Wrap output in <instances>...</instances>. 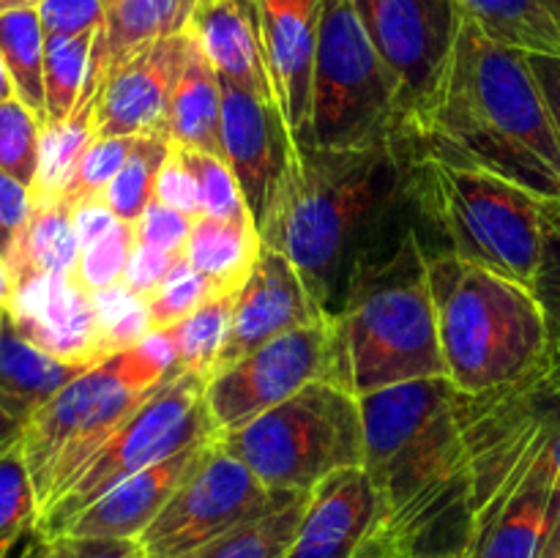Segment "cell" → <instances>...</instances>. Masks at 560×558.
Returning a JSON list of instances; mask_svg holds the SVG:
<instances>
[{"label":"cell","mask_w":560,"mask_h":558,"mask_svg":"<svg viewBox=\"0 0 560 558\" xmlns=\"http://www.w3.org/2000/svg\"><path fill=\"white\" fill-rule=\"evenodd\" d=\"M44 33L42 16L36 5L31 9H14L0 14V58L9 69L14 82L16 98L47 124V107H44Z\"/></svg>","instance_id":"29"},{"label":"cell","mask_w":560,"mask_h":558,"mask_svg":"<svg viewBox=\"0 0 560 558\" xmlns=\"http://www.w3.org/2000/svg\"><path fill=\"white\" fill-rule=\"evenodd\" d=\"M195 5L197 0H107V20L98 31L93 55V80H102L104 71L124 55L184 33Z\"/></svg>","instance_id":"25"},{"label":"cell","mask_w":560,"mask_h":558,"mask_svg":"<svg viewBox=\"0 0 560 558\" xmlns=\"http://www.w3.org/2000/svg\"><path fill=\"white\" fill-rule=\"evenodd\" d=\"M446 377L463 394L512 386L552 361L530 288L452 255L427 257Z\"/></svg>","instance_id":"6"},{"label":"cell","mask_w":560,"mask_h":558,"mask_svg":"<svg viewBox=\"0 0 560 558\" xmlns=\"http://www.w3.org/2000/svg\"><path fill=\"white\" fill-rule=\"evenodd\" d=\"M135 244V224L118 222L107 235H102L93 244L82 246L74 279L82 288L91 290V293L120 284Z\"/></svg>","instance_id":"40"},{"label":"cell","mask_w":560,"mask_h":558,"mask_svg":"<svg viewBox=\"0 0 560 558\" xmlns=\"http://www.w3.org/2000/svg\"><path fill=\"white\" fill-rule=\"evenodd\" d=\"M135 140L137 137H96L85 151V156L80 159L69 186L60 197L69 200L71 206L91 200V197H104L107 186L113 184L115 175L120 173L124 162L129 159Z\"/></svg>","instance_id":"41"},{"label":"cell","mask_w":560,"mask_h":558,"mask_svg":"<svg viewBox=\"0 0 560 558\" xmlns=\"http://www.w3.org/2000/svg\"><path fill=\"white\" fill-rule=\"evenodd\" d=\"M315 381H334L331 321L279 334L271 342L213 370L206 381V410L217 435L238 430Z\"/></svg>","instance_id":"12"},{"label":"cell","mask_w":560,"mask_h":558,"mask_svg":"<svg viewBox=\"0 0 560 558\" xmlns=\"http://www.w3.org/2000/svg\"><path fill=\"white\" fill-rule=\"evenodd\" d=\"M44 124L20 102L9 98L0 104V170L33 189L42 159Z\"/></svg>","instance_id":"37"},{"label":"cell","mask_w":560,"mask_h":558,"mask_svg":"<svg viewBox=\"0 0 560 558\" xmlns=\"http://www.w3.org/2000/svg\"><path fill=\"white\" fill-rule=\"evenodd\" d=\"M528 63L534 69L541 93H545L547 109H550L560 140V58L556 55H528Z\"/></svg>","instance_id":"50"},{"label":"cell","mask_w":560,"mask_h":558,"mask_svg":"<svg viewBox=\"0 0 560 558\" xmlns=\"http://www.w3.org/2000/svg\"><path fill=\"white\" fill-rule=\"evenodd\" d=\"M552 5H556V9L560 11V0H552Z\"/></svg>","instance_id":"57"},{"label":"cell","mask_w":560,"mask_h":558,"mask_svg":"<svg viewBox=\"0 0 560 558\" xmlns=\"http://www.w3.org/2000/svg\"><path fill=\"white\" fill-rule=\"evenodd\" d=\"M381 501L361 465L334 470L306 496L284 558H355L372 534Z\"/></svg>","instance_id":"19"},{"label":"cell","mask_w":560,"mask_h":558,"mask_svg":"<svg viewBox=\"0 0 560 558\" xmlns=\"http://www.w3.org/2000/svg\"><path fill=\"white\" fill-rule=\"evenodd\" d=\"M96 96L98 80L88 82L74 113L55 124H44L42 129V159H38V178L33 195L60 197L74 175L77 164L85 156L91 142L96 140Z\"/></svg>","instance_id":"28"},{"label":"cell","mask_w":560,"mask_h":558,"mask_svg":"<svg viewBox=\"0 0 560 558\" xmlns=\"http://www.w3.org/2000/svg\"><path fill=\"white\" fill-rule=\"evenodd\" d=\"M364 465L381 501L355 558H468L474 474L448 377L399 383L359 397Z\"/></svg>","instance_id":"1"},{"label":"cell","mask_w":560,"mask_h":558,"mask_svg":"<svg viewBox=\"0 0 560 558\" xmlns=\"http://www.w3.org/2000/svg\"><path fill=\"white\" fill-rule=\"evenodd\" d=\"M88 367L69 364L27 342L5 317L0 328V408L22 427Z\"/></svg>","instance_id":"24"},{"label":"cell","mask_w":560,"mask_h":558,"mask_svg":"<svg viewBox=\"0 0 560 558\" xmlns=\"http://www.w3.org/2000/svg\"><path fill=\"white\" fill-rule=\"evenodd\" d=\"M164 137L184 151L222 156V80L191 36L167 104Z\"/></svg>","instance_id":"22"},{"label":"cell","mask_w":560,"mask_h":558,"mask_svg":"<svg viewBox=\"0 0 560 558\" xmlns=\"http://www.w3.org/2000/svg\"><path fill=\"white\" fill-rule=\"evenodd\" d=\"M189 49V33L159 38L124 55L98 80V137H164L175 80ZM167 140V137H164Z\"/></svg>","instance_id":"15"},{"label":"cell","mask_w":560,"mask_h":558,"mask_svg":"<svg viewBox=\"0 0 560 558\" xmlns=\"http://www.w3.org/2000/svg\"><path fill=\"white\" fill-rule=\"evenodd\" d=\"M93 301H96L104 356L129 350L140 345L145 337H151L145 299L135 295L129 288L113 284V288L93 293Z\"/></svg>","instance_id":"38"},{"label":"cell","mask_w":560,"mask_h":558,"mask_svg":"<svg viewBox=\"0 0 560 558\" xmlns=\"http://www.w3.org/2000/svg\"><path fill=\"white\" fill-rule=\"evenodd\" d=\"M173 375H178L173 348L164 334H151L135 348L82 370L27 421L22 454L42 514L115 430Z\"/></svg>","instance_id":"7"},{"label":"cell","mask_w":560,"mask_h":558,"mask_svg":"<svg viewBox=\"0 0 560 558\" xmlns=\"http://www.w3.org/2000/svg\"><path fill=\"white\" fill-rule=\"evenodd\" d=\"M206 443L184 449V452L173 454V457L162 460V463L148 465V468L129 476V479L118 481L113 490H107L102 498H96L91 507L82 509L60 534L107 536V539H140L142 531L153 523V518H156L164 509V503L173 498V492L178 490V485L186 479V474L195 468Z\"/></svg>","instance_id":"20"},{"label":"cell","mask_w":560,"mask_h":558,"mask_svg":"<svg viewBox=\"0 0 560 558\" xmlns=\"http://www.w3.org/2000/svg\"><path fill=\"white\" fill-rule=\"evenodd\" d=\"M38 518L42 507L20 441L0 452V558L38 528Z\"/></svg>","instance_id":"33"},{"label":"cell","mask_w":560,"mask_h":558,"mask_svg":"<svg viewBox=\"0 0 560 558\" xmlns=\"http://www.w3.org/2000/svg\"><path fill=\"white\" fill-rule=\"evenodd\" d=\"M334 383L355 397L446 377L427 252L416 217L355 268L331 317Z\"/></svg>","instance_id":"4"},{"label":"cell","mask_w":560,"mask_h":558,"mask_svg":"<svg viewBox=\"0 0 560 558\" xmlns=\"http://www.w3.org/2000/svg\"><path fill=\"white\" fill-rule=\"evenodd\" d=\"M361 25L402 88L405 118L430 93L457 42V0H353Z\"/></svg>","instance_id":"13"},{"label":"cell","mask_w":560,"mask_h":558,"mask_svg":"<svg viewBox=\"0 0 560 558\" xmlns=\"http://www.w3.org/2000/svg\"><path fill=\"white\" fill-rule=\"evenodd\" d=\"M273 96L295 146L306 142L323 0H252Z\"/></svg>","instance_id":"18"},{"label":"cell","mask_w":560,"mask_h":558,"mask_svg":"<svg viewBox=\"0 0 560 558\" xmlns=\"http://www.w3.org/2000/svg\"><path fill=\"white\" fill-rule=\"evenodd\" d=\"M457 5L495 42L560 58V11L552 0H457Z\"/></svg>","instance_id":"27"},{"label":"cell","mask_w":560,"mask_h":558,"mask_svg":"<svg viewBox=\"0 0 560 558\" xmlns=\"http://www.w3.org/2000/svg\"><path fill=\"white\" fill-rule=\"evenodd\" d=\"M153 200L164 202V206L175 208V211L186 213V217H200V191H197L195 175L189 173L184 162V153L175 146H170L167 159H164L162 170L156 175V189H153Z\"/></svg>","instance_id":"45"},{"label":"cell","mask_w":560,"mask_h":558,"mask_svg":"<svg viewBox=\"0 0 560 558\" xmlns=\"http://www.w3.org/2000/svg\"><path fill=\"white\" fill-rule=\"evenodd\" d=\"M167 153L170 140H164V137H137L129 159H126L120 173L115 175V181L104 191V200H107V206L113 208V213L120 222L135 224L140 213L145 211L148 202L153 200L156 175Z\"/></svg>","instance_id":"34"},{"label":"cell","mask_w":560,"mask_h":558,"mask_svg":"<svg viewBox=\"0 0 560 558\" xmlns=\"http://www.w3.org/2000/svg\"><path fill=\"white\" fill-rule=\"evenodd\" d=\"M541 219H545V246H541L534 293L550 332L552 364L560 370V200H541Z\"/></svg>","instance_id":"39"},{"label":"cell","mask_w":560,"mask_h":558,"mask_svg":"<svg viewBox=\"0 0 560 558\" xmlns=\"http://www.w3.org/2000/svg\"><path fill=\"white\" fill-rule=\"evenodd\" d=\"M217 288L211 284V279L202 277L191 263H186L180 257L173 266V271L167 274L162 284L153 290L145 299L148 310V323H151V334H162L167 328L178 326L184 317H189L191 312L200 310L208 299H213Z\"/></svg>","instance_id":"36"},{"label":"cell","mask_w":560,"mask_h":558,"mask_svg":"<svg viewBox=\"0 0 560 558\" xmlns=\"http://www.w3.org/2000/svg\"><path fill=\"white\" fill-rule=\"evenodd\" d=\"M5 317L31 345L69 364L107 359L96 301L74 277H31L5 293Z\"/></svg>","instance_id":"17"},{"label":"cell","mask_w":560,"mask_h":558,"mask_svg":"<svg viewBox=\"0 0 560 558\" xmlns=\"http://www.w3.org/2000/svg\"><path fill=\"white\" fill-rule=\"evenodd\" d=\"M290 137L277 102L222 80V159L233 170L257 233L288 170Z\"/></svg>","instance_id":"14"},{"label":"cell","mask_w":560,"mask_h":558,"mask_svg":"<svg viewBox=\"0 0 560 558\" xmlns=\"http://www.w3.org/2000/svg\"><path fill=\"white\" fill-rule=\"evenodd\" d=\"M77 260L80 239L74 228V206L63 197L33 195L25 230L3 263L5 293L31 277H74Z\"/></svg>","instance_id":"23"},{"label":"cell","mask_w":560,"mask_h":558,"mask_svg":"<svg viewBox=\"0 0 560 558\" xmlns=\"http://www.w3.org/2000/svg\"><path fill=\"white\" fill-rule=\"evenodd\" d=\"M306 496L295 498L288 507L277 509V512L266 514V518L252 520V523L241 525V528L230 531V534L219 536V539L208 542V545L197 547V550L173 558H284L295 536V528H299L301 514H304ZM142 558L151 556L142 553Z\"/></svg>","instance_id":"31"},{"label":"cell","mask_w":560,"mask_h":558,"mask_svg":"<svg viewBox=\"0 0 560 558\" xmlns=\"http://www.w3.org/2000/svg\"><path fill=\"white\" fill-rule=\"evenodd\" d=\"M36 9L47 36L96 33L107 20V0H42Z\"/></svg>","instance_id":"43"},{"label":"cell","mask_w":560,"mask_h":558,"mask_svg":"<svg viewBox=\"0 0 560 558\" xmlns=\"http://www.w3.org/2000/svg\"><path fill=\"white\" fill-rule=\"evenodd\" d=\"M410 219L413 206L397 142L361 151L293 142L260 241L293 263L331 321L359 263Z\"/></svg>","instance_id":"3"},{"label":"cell","mask_w":560,"mask_h":558,"mask_svg":"<svg viewBox=\"0 0 560 558\" xmlns=\"http://www.w3.org/2000/svg\"><path fill=\"white\" fill-rule=\"evenodd\" d=\"M397 142L560 200V140L528 53L490 38L465 11L446 66Z\"/></svg>","instance_id":"2"},{"label":"cell","mask_w":560,"mask_h":558,"mask_svg":"<svg viewBox=\"0 0 560 558\" xmlns=\"http://www.w3.org/2000/svg\"><path fill=\"white\" fill-rule=\"evenodd\" d=\"M534 394L541 416H545L547 438H550V463L560 487V370L552 361L534 375Z\"/></svg>","instance_id":"48"},{"label":"cell","mask_w":560,"mask_h":558,"mask_svg":"<svg viewBox=\"0 0 560 558\" xmlns=\"http://www.w3.org/2000/svg\"><path fill=\"white\" fill-rule=\"evenodd\" d=\"M402 88L361 25L353 0H323L306 142L361 151L397 142Z\"/></svg>","instance_id":"8"},{"label":"cell","mask_w":560,"mask_h":558,"mask_svg":"<svg viewBox=\"0 0 560 558\" xmlns=\"http://www.w3.org/2000/svg\"><path fill=\"white\" fill-rule=\"evenodd\" d=\"M233 295H213L200 310L184 317L178 326L162 332L170 348H173L175 370L195 372V375L206 377V381L217 370L219 353H222L224 337H228Z\"/></svg>","instance_id":"32"},{"label":"cell","mask_w":560,"mask_h":558,"mask_svg":"<svg viewBox=\"0 0 560 558\" xmlns=\"http://www.w3.org/2000/svg\"><path fill=\"white\" fill-rule=\"evenodd\" d=\"M202 394H206V377L195 372H178L167 377L88 460L85 468L71 479L58 501L38 518V534L44 539L58 536L82 509L113 490L118 481L184 449L217 438Z\"/></svg>","instance_id":"10"},{"label":"cell","mask_w":560,"mask_h":558,"mask_svg":"<svg viewBox=\"0 0 560 558\" xmlns=\"http://www.w3.org/2000/svg\"><path fill=\"white\" fill-rule=\"evenodd\" d=\"M33 534H36V531H33ZM33 534H27V536H25V539H22V542H20V545H16V547H14V550H11V553H9V556H5V558H22V553H25L27 542H31V536H33Z\"/></svg>","instance_id":"56"},{"label":"cell","mask_w":560,"mask_h":558,"mask_svg":"<svg viewBox=\"0 0 560 558\" xmlns=\"http://www.w3.org/2000/svg\"><path fill=\"white\" fill-rule=\"evenodd\" d=\"M191 228H195V219L164 206V202L151 200L135 222V241L142 246H151V249L184 255Z\"/></svg>","instance_id":"42"},{"label":"cell","mask_w":560,"mask_h":558,"mask_svg":"<svg viewBox=\"0 0 560 558\" xmlns=\"http://www.w3.org/2000/svg\"><path fill=\"white\" fill-rule=\"evenodd\" d=\"M180 257L184 255H173V252H159L151 249V246L135 244L120 284L129 288L135 295H140V299H148L167 279V274L173 271V266Z\"/></svg>","instance_id":"47"},{"label":"cell","mask_w":560,"mask_h":558,"mask_svg":"<svg viewBox=\"0 0 560 558\" xmlns=\"http://www.w3.org/2000/svg\"><path fill=\"white\" fill-rule=\"evenodd\" d=\"M186 31L219 80L277 102L252 0H197Z\"/></svg>","instance_id":"21"},{"label":"cell","mask_w":560,"mask_h":558,"mask_svg":"<svg viewBox=\"0 0 560 558\" xmlns=\"http://www.w3.org/2000/svg\"><path fill=\"white\" fill-rule=\"evenodd\" d=\"M118 222L120 219L115 217L113 208L107 206L104 197H91V200L77 202L74 228H77V239H80V249L82 246L93 244V241H98L102 235H107Z\"/></svg>","instance_id":"49"},{"label":"cell","mask_w":560,"mask_h":558,"mask_svg":"<svg viewBox=\"0 0 560 558\" xmlns=\"http://www.w3.org/2000/svg\"><path fill=\"white\" fill-rule=\"evenodd\" d=\"M22 430H25V427H22L20 421L11 419V416L0 408V452L16 446V443L22 441Z\"/></svg>","instance_id":"51"},{"label":"cell","mask_w":560,"mask_h":558,"mask_svg":"<svg viewBox=\"0 0 560 558\" xmlns=\"http://www.w3.org/2000/svg\"><path fill=\"white\" fill-rule=\"evenodd\" d=\"M317 321H328V317L312 299L310 288L293 263L282 252L260 244L255 266L233 295L228 337H224L217 370L271 342L279 334Z\"/></svg>","instance_id":"16"},{"label":"cell","mask_w":560,"mask_h":558,"mask_svg":"<svg viewBox=\"0 0 560 558\" xmlns=\"http://www.w3.org/2000/svg\"><path fill=\"white\" fill-rule=\"evenodd\" d=\"M399 151L427 257H459L534 290L545 246L541 197L485 170Z\"/></svg>","instance_id":"5"},{"label":"cell","mask_w":560,"mask_h":558,"mask_svg":"<svg viewBox=\"0 0 560 558\" xmlns=\"http://www.w3.org/2000/svg\"><path fill=\"white\" fill-rule=\"evenodd\" d=\"M33 208V189L0 170V260H9Z\"/></svg>","instance_id":"46"},{"label":"cell","mask_w":560,"mask_h":558,"mask_svg":"<svg viewBox=\"0 0 560 558\" xmlns=\"http://www.w3.org/2000/svg\"><path fill=\"white\" fill-rule=\"evenodd\" d=\"M301 496L306 492H277L266 487L213 438L137 542L151 558L184 556Z\"/></svg>","instance_id":"11"},{"label":"cell","mask_w":560,"mask_h":558,"mask_svg":"<svg viewBox=\"0 0 560 558\" xmlns=\"http://www.w3.org/2000/svg\"><path fill=\"white\" fill-rule=\"evenodd\" d=\"M9 98H16V91H14V82H11L9 69H5L3 58H0V104L9 102Z\"/></svg>","instance_id":"53"},{"label":"cell","mask_w":560,"mask_h":558,"mask_svg":"<svg viewBox=\"0 0 560 558\" xmlns=\"http://www.w3.org/2000/svg\"><path fill=\"white\" fill-rule=\"evenodd\" d=\"M217 443L271 490L310 492L334 470L364 465V416L348 388L315 381Z\"/></svg>","instance_id":"9"},{"label":"cell","mask_w":560,"mask_h":558,"mask_svg":"<svg viewBox=\"0 0 560 558\" xmlns=\"http://www.w3.org/2000/svg\"><path fill=\"white\" fill-rule=\"evenodd\" d=\"M96 33L80 36H47L44 47V107L47 124L69 118L80 104L93 74Z\"/></svg>","instance_id":"30"},{"label":"cell","mask_w":560,"mask_h":558,"mask_svg":"<svg viewBox=\"0 0 560 558\" xmlns=\"http://www.w3.org/2000/svg\"><path fill=\"white\" fill-rule=\"evenodd\" d=\"M36 558H142L137 539H107V536L60 534L44 539L38 534Z\"/></svg>","instance_id":"44"},{"label":"cell","mask_w":560,"mask_h":558,"mask_svg":"<svg viewBox=\"0 0 560 558\" xmlns=\"http://www.w3.org/2000/svg\"><path fill=\"white\" fill-rule=\"evenodd\" d=\"M38 3H42V0H0V14L14 9H31V5H38Z\"/></svg>","instance_id":"54"},{"label":"cell","mask_w":560,"mask_h":558,"mask_svg":"<svg viewBox=\"0 0 560 558\" xmlns=\"http://www.w3.org/2000/svg\"><path fill=\"white\" fill-rule=\"evenodd\" d=\"M260 244L255 224L197 217L184 246V260L211 279L219 295H233L255 266Z\"/></svg>","instance_id":"26"},{"label":"cell","mask_w":560,"mask_h":558,"mask_svg":"<svg viewBox=\"0 0 560 558\" xmlns=\"http://www.w3.org/2000/svg\"><path fill=\"white\" fill-rule=\"evenodd\" d=\"M5 321V271H3V260H0V328H3Z\"/></svg>","instance_id":"55"},{"label":"cell","mask_w":560,"mask_h":558,"mask_svg":"<svg viewBox=\"0 0 560 558\" xmlns=\"http://www.w3.org/2000/svg\"><path fill=\"white\" fill-rule=\"evenodd\" d=\"M184 162L189 173L195 175L197 191H200V217L208 219H222V222H241V224H255L252 222L249 206L244 200L238 181H235L233 170L217 153H202V151H184Z\"/></svg>","instance_id":"35"},{"label":"cell","mask_w":560,"mask_h":558,"mask_svg":"<svg viewBox=\"0 0 560 558\" xmlns=\"http://www.w3.org/2000/svg\"><path fill=\"white\" fill-rule=\"evenodd\" d=\"M536 558H560V503L556 518H552L550 523V531H547L545 542H541L539 553H536Z\"/></svg>","instance_id":"52"}]
</instances>
